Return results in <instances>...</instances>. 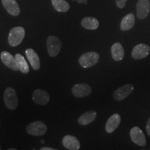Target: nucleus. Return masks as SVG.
Instances as JSON below:
<instances>
[{
	"instance_id": "f257e3e1",
	"label": "nucleus",
	"mask_w": 150,
	"mask_h": 150,
	"mask_svg": "<svg viewBox=\"0 0 150 150\" xmlns=\"http://www.w3.org/2000/svg\"><path fill=\"white\" fill-rule=\"evenodd\" d=\"M4 101L7 108L10 110H16L18 106V97L16 91L11 87L6 88L4 94Z\"/></svg>"
},
{
	"instance_id": "f03ea898",
	"label": "nucleus",
	"mask_w": 150,
	"mask_h": 150,
	"mask_svg": "<svg viewBox=\"0 0 150 150\" xmlns=\"http://www.w3.org/2000/svg\"><path fill=\"white\" fill-rule=\"evenodd\" d=\"M25 36V30L22 27L13 28L9 32L8 41L9 45L12 47L18 46L21 44Z\"/></svg>"
},
{
	"instance_id": "7ed1b4c3",
	"label": "nucleus",
	"mask_w": 150,
	"mask_h": 150,
	"mask_svg": "<svg viewBox=\"0 0 150 150\" xmlns=\"http://www.w3.org/2000/svg\"><path fill=\"white\" fill-rule=\"evenodd\" d=\"M99 55L95 52H89L81 56L79 59V63L83 68H89L94 66L98 63Z\"/></svg>"
},
{
	"instance_id": "20e7f679",
	"label": "nucleus",
	"mask_w": 150,
	"mask_h": 150,
	"mask_svg": "<svg viewBox=\"0 0 150 150\" xmlns=\"http://www.w3.org/2000/svg\"><path fill=\"white\" fill-rule=\"evenodd\" d=\"M26 131L31 136H40L45 134L47 127L42 121H35L29 124L26 127Z\"/></svg>"
},
{
	"instance_id": "39448f33",
	"label": "nucleus",
	"mask_w": 150,
	"mask_h": 150,
	"mask_svg": "<svg viewBox=\"0 0 150 150\" xmlns=\"http://www.w3.org/2000/svg\"><path fill=\"white\" fill-rule=\"evenodd\" d=\"M47 47L49 55L55 57L59 54L61 48V41L57 36L50 35L47 40Z\"/></svg>"
},
{
	"instance_id": "423d86ee",
	"label": "nucleus",
	"mask_w": 150,
	"mask_h": 150,
	"mask_svg": "<svg viewBox=\"0 0 150 150\" xmlns=\"http://www.w3.org/2000/svg\"><path fill=\"white\" fill-rule=\"evenodd\" d=\"M150 53V47L147 45L140 43L136 45L133 49L131 56L134 59L140 60L145 59Z\"/></svg>"
},
{
	"instance_id": "0eeeda50",
	"label": "nucleus",
	"mask_w": 150,
	"mask_h": 150,
	"mask_svg": "<svg viewBox=\"0 0 150 150\" xmlns=\"http://www.w3.org/2000/svg\"><path fill=\"white\" fill-rule=\"evenodd\" d=\"M150 12L149 0H138L136 4L137 18L144 20L148 16Z\"/></svg>"
},
{
	"instance_id": "6e6552de",
	"label": "nucleus",
	"mask_w": 150,
	"mask_h": 150,
	"mask_svg": "<svg viewBox=\"0 0 150 150\" xmlns=\"http://www.w3.org/2000/svg\"><path fill=\"white\" fill-rule=\"evenodd\" d=\"M130 137L133 142L137 145L144 147L146 145V138L144 133L138 127H134L130 131Z\"/></svg>"
},
{
	"instance_id": "1a4fd4ad",
	"label": "nucleus",
	"mask_w": 150,
	"mask_h": 150,
	"mask_svg": "<svg viewBox=\"0 0 150 150\" xmlns=\"http://www.w3.org/2000/svg\"><path fill=\"white\" fill-rule=\"evenodd\" d=\"M72 94L74 96L78 98H82L90 95L92 93V88L89 85L86 83L76 84L72 88Z\"/></svg>"
},
{
	"instance_id": "9d476101",
	"label": "nucleus",
	"mask_w": 150,
	"mask_h": 150,
	"mask_svg": "<svg viewBox=\"0 0 150 150\" xmlns=\"http://www.w3.org/2000/svg\"><path fill=\"white\" fill-rule=\"evenodd\" d=\"M134 87L132 84H126L118 88L113 93V97L116 101H122L126 99L134 91Z\"/></svg>"
},
{
	"instance_id": "9b49d317",
	"label": "nucleus",
	"mask_w": 150,
	"mask_h": 150,
	"mask_svg": "<svg viewBox=\"0 0 150 150\" xmlns=\"http://www.w3.org/2000/svg\"><path fill=\"white\" fill-rule=\"evenodd\" d=\"M1 60L2 63L8 68L14 71H18V67L17 65L16 58L8 52L4 51L1 53Z\"/></svg>"
},
{
	"instance_id": "f8f14e48",
	"label": "nucleus",
	"mask_w": 150,
	"mask_h": 150,
	"mask_svg": "<svg viewBox=\"0 0 150 150\" xmlns=\"http://www.w3.org/2000/svg\"><path fill=\"white\" fill-rule=\"evenodd\" d=\"M50 95L46 91L42 89H37L33 93V100L40 105H46L50 102Z\"/></svg>"
},
{
	"instance_id": "ddd939ff",
	"label": "nucleus",
	"mask_w": 150,
	"mask_h": 150,
	"mask_svg": "<svg viewBox=\"0 0 150 150\" xmlns=\"http://www.w3.org/2000/svg\"><path fill=\"white\" fill-rule=\"evenodd\" d=\"M6 10L13 16H18L20 13V8L16 0H1Z\"/></svg>"
},
{
	"instance_id": "4468645a",
	"label": "nucleus",
	"mask_w": 150,
	"mask_h": 150,
	"mask_svg": "<svg viewBox=\"0 0 150 150\" xmlns=\"http://www.w3.org/2000/svg\"><path fill=\"white\" fill-rule=\"evenodd\" d=\"M63 145L67 149L78 150L80 149V142L75 136L67 135L62 140Z\"/></svg>"
},
{
	"instance_id": "2eb2a0df",
	"label": "nucleus",
	"mask_w": 150,
	"mask_h": 150,
	"mask_svg": "<svg viewBox=\"0 0 150 150\" xmlns=\"http://www.w3.org/2000/svg\"><path fill=\"white\" fill-rule=\"evenodd\" d=\"M25 54L33 70H38L40 67V61L36 52L33 49L29 48L26 50Z\"/></svg>"
},
{
	"instance_id": "dca6fc26",
	"label": "nucleus",
	"mask_w": 150,
	"mask_h": 150,
	"mask_svg": "<svg viewBox=\"0 0 150 150\" xmlns=\"http://www.w3.org/2000/svg\"><path fill=\"white\" fill-rule=\"evenodd\" d=\"M121 122V117L120 114L115 113L110 116L106 123V131L107 133H112L119 127Z\"/></svg>"
},
{
	"instance_id": "f3484780",
	"label": "nucleus",
	"mask_w": 150,
	"mask_h": 150,
	"mask_svg": "<svg viewBox=\"0 0 150 150\" xmlns=\"http://www.w3.org/2000/svg\"><path fill=\"white\" fill-rule=\"evenodd\" d=\"M111 55L115 61H120L123 59L125 56V50L121 43L115 42L111 47Z\"/></svg>"
},
{
	"instance_id": "a211bd4d",
	"label": "nucleus",
	"mask_w": 150,
	"mask_h": 150,
	"mask_svg": "<svg viewBox=\"0 0 150 150\" xmlns=\"http://www.w3.org/2000/svg\"><path fill=\"white\" fill-rule=\"evenodd\" d=\"M135 22V16L133 13L127 14L122 18L120 24V29L122 31H129L134 27Z\"/></svg>"
},
{
	"instance_id": "6ab92c4d",
	"label": "nucleus",
	"mask_w": 150,
	"mask_h": 150,
	"mask_svg": "<svg viewBox=\"0 0 150 150\" xmlns=\"http://www.w3.org/2000/svg\"><path fill=\"white\" fill-rule=\"evenodd\" d=\"M97 117V112L93 110H90L82 114L78 119V122L80 125H87L93 122Z\"/></svg>"
},
{
	"instance_id": "aec40b11",
	"label": "nucleus",
	"mask_w": 150,
	"mask_h": 150,
	"mask_svg": "<svg viewBox=\"0 0 150 150\" xmlns=\"http://www.w3.org/2000/svg\"><path fill=\"white\" fill-rule=\"evenodd\" d=\"M81 26L88 30H95L99 27V23L98 20L93 17H85L81 22Z\"/></svg>"
},
{
	"instance_id": "412c9836",
	"label": "nucleus",
	"mask_w": 150,
	"mask_h": 150,
	"mask_svg": "<svg viewBox=\"0 0 150 150\" xmlns=\"http://www.w3.org/2000/svg\"><path fill=\"white\" fill-rule=\"evenodd\" d=\"M15 58H16L18 70L24 74H27L29 72V67L24 56L20 54H16Z\"/></svg>"
},
{
	"instance_id": "4be33fe9",
	"label": "nucleus",
	"mask_w": 150,
	"mask_h": 150,
	"mask_svg": "<svg viewBox=\"0 0 150 150\" xmlns=\"http://www.w3.org/2000/svg\"><path fill=\"white\" fill-rule=\"evenodd\" d=\"M52 4L56 11L65 13L70 9V5L65 0H52Z\"/></svg>"
},
{
	"instance_id": "5701e85b",
	"label": "nucleus",
	"mask_w": 150,
	"mask_h": 150,
	"mask_svg": "<svg viewBox=\"0 0 150 150\" xmlns=\"http://www.w3.org/2000/svg\"><path fill=\"white\" fill-rule=\"evenodd\" d=\"M127 0H115V3L117 6L119 8H125L126 6Z\"/></svg>"
},
{
	"instance_id": "b1692460",
	"label": "nucleus",
	"mask_w": 150,
	"mask_h": 150,
	"mask_svg": "<svg viewBox=\"0 0 150 150\" xmlns=\"http://www.w3.org/2000/svg\"><path fill=\"white\" fill-rule=\"evenodd\" d=\"M146 131L148 136H150V118L147 120V125H146Z\"/></svg>"
},
{
	"instance_id": "393cba45",
	"label": "nucleus",
	"mask_w": 150,
	"mask_h": 150,
	"mask_svg": "<svg viewBox=\"0 0 150 150\" xmlns=\"http://www.w3.org/2000/svg\"><path fill=\"white\" fill-rule=\"evenodd\" d=\"M76 1H77L79 4H87L88 0H75Z\"/></svg>"
},
{
	"instance_id": "a878e982",
	"label": "nucleus",
	"mask_w": 150,
	"mask_h": 150,
	"mask_svg": "<svg viewBox=\"0 0 150 150\" xmlns=\"http://www.w3.org/2000/svg\"><path fill=\"white\" fill-rule=\"evenodd\" d=\"M40 150H55V149H54V148H52V147H44L40 148Z\"/></svg>"
},
{
	"instance_id": "bb28decb",
	"label": "nucleus",
	"mask_w": 150,
	"mask_h": 150,
	"mask_svg": "<svg viewBox=\"0 0 150 150\" xmlns=\"http://www.w3.org/2000/svg\"><path fill=\"white\" fill-rule=\"evenodd\" d=\"M0 149H1V147H0Z\"/></svg>"
}]
</instances>
